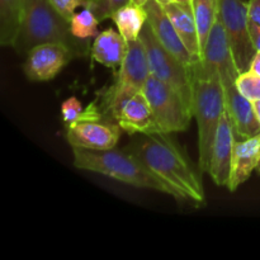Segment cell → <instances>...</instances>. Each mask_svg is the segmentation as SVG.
I'll use <instances>...</instances> for the list:
<instances>
[{
    "label": "cell",
    "instance_id": "obj_1",
    "mask_svg": "<svg viewBox=\"0 0 260 260\" xmlns=\"http://www.w3.org/2000/svg\"><path fill=\"white\" fill-rule=\"evenodd\" d=\"M169 135L164 132L141 135L142 137L126 149L174 190L175 200L203 206L206 194L200 173Z\"/></svg>",
    "mask_w": 260,
    "mask_h": 260
},
{
    "label": "cell",
    "instance_id": "obj_2",
    "mask_svg": "<svg viewBox=\"0 0 260 260\" xmlns=\"http://www.w3.org/2000/svg\"><path fill=\"white\" fill-rule=\"evenodd\" d=\"M193 117L198 127L200 170L208 173L218 123L226 112L225 91L217 70L197 61L193 65Z\"/></svg>",
    "mask_w": 260,
    "mask_h": 260
},
{
    "label": "cell",
    "instance_id": "obj_3",
    "mask_svg": "<svg viewBox=\"0 0 260 260\" xmlns=\"http://www.w3.org/2000/svg\"><path fill=\"white\" fill-rule=\"evenodd\" d=\"M73 155L74 167L78 169L98 173L132 187L156 190L175 198L174 190L127 149L86 150L74 147Z\"/></svg>",
    "mask_w": 260,
    "mask_h": 260
},
{
    "label": "cell",
    "instance_id": "obj_4",
    "mask_svg": "<svg viewBox=\"0 0 260 260\" xmlns=\"http://www.w3.org/2000/svg\"><path fill=\"white\" fill-rule=\"evenodd\" d=\"M42 43H62L75 56L86 51V41L71 35L70 22L55 9L50 0H25L24 17L13 48L19 55H27Z\"/></svg>",
    "mask_w": 260,
    "mask_h": 260
},
{
    "label": "cell",
    "instance_id": "obj_5",
    "mask_svg": "<svg viewBox=\"0 0 260 260\" xmlns=\"http://www.w3.org/2000/svg\"><path fill=\"white\" fill-rule=\"evenodd\" d=\"M127 45L126 57L118 68L116 80L104 95L103 106L101 104L104 113L114 121L124 102L142 91L150 76L146 51L141 40L139 38Z\"/></svg>",
    "mask_w": 260,
    "mask_h": 260
},
{
    "label": "cell",
    "instance_id": "obj_6",
    "mask_svg": "<svg viewBox=\"0 0 260 260\" xmlns=\"http://www.w3.org/2000/svg\"><path fill=\"white\" fill-rule=\"evenodd\" d=\"M146 51L150 74L174 89L193 111V70L157 41L149 23L140 35Z\"/></svg>",
    "mask_w": 260,
    "mask_h": 260
},
{
    "label": "cell",
    "instance_id": "obj_7",
    "mask_svg": "<svg viewBox=\"0 0 260 260\" xmlns=\"http://www.w3.org/2000/svg\"><path fill=\"white\" fill-rule=\"evenodd\" d=\"M142 91L161 132H183L189 127L193 111L174 89L150 74Z\"/></svg>",
    "mask_w": 260,
    "mask_h": 260
},
{
    "label": "cell",
    "instance_id": "obj_8",
    "mask_svg": "<svg viewBox=\"0 0 260 260\" xmlns=\"http://www.w3.org/2000/svg\"><path fill=\"white\" fill-rule=\"evenodd\" d=\"M220 20L225 28L229 45L239 73L250 70L256 55L249 29L248 2L245 0H218Z\"/></svg>",
    "mask_w": 260,
    "mask_h": 260
},
{
    "label": "cell",
    "instance_id": "obj_9",
    "mask_svg": "<svg viewBox=\"0 0 260 260\" xmlns=\"http://www.w3.org/2000/svg\"><path fill=\"white\" fill-rule=\"evenodd\" d=\"M121 131L117 121L104 116L69 124L66 139L73 149L109 150L117 146Z\"/></svg>",
    "mask_w": 260,
    "mask_h": 260
},
{
    "label": "cell",
    "instance_id": "obj_10",
    "mask_svg": "<svg viewBox=\"0 0 260 260\" xmlns=\"http://www.w3.org/2000/svg\"><path fill=\"white\" fill-rule=\"evenodd\" d=\"M74 57L75 53L62 43H42L27 53L23 71L30 81H50Z\"/></svg>",
    "mask_w": 260,
    "mask_h": 260
},
{
    "label": "cell",
    "instance_id": "obj_11",
    "mask_svg": "<svg viewBox=\"0 0 260 260\" xmlns=\"http://www.w3.org/2000/svg\"><path fill=\"white\" fill-rule=\"evenodd\" d=\"M201 62L206 68L218 71L223 86L235 84L236 79L240 74L236 68L235 61H234L228 36H226L225 28L220 20V17L211 29L207 42L203 48Z\"/></svg>",
    "mask_w": 260,
    "mask_h": 260
},
{
    "label": "cell",
    "instance_id": "obj_12",
    "mask_svg": "<svg viewBox=\"0 0 260 260\" xmlns=\"http://www.w3.org/2000/svg\"><path fill=\"white\" fill-rule=\"evenodd\" d=\"M236 135L228 112L222 114L216 132L215 141L212 145V151L210 157L208 174L211 179L220 187L228 188L230 182L231 165H233L234 145L236 141Z\"/></svg>",
    "mask_w": 260,
    "mask_h": 260
},
{
    "label": "cell",
    "instance_id": "obj_13",
    "mask_svg": "<svg viewBox=\"0 0 260 260\" xmlns=\"http://www.w3.org/2000/svg\"><path fill=\"white\" fill-rule=\"evenodd\" d=\"M144 8L147 13V23L151 27L157 41L168 51H170L175 57L179 58L184 65L192 69L197 61L193 57L192 53L188 51V48L185 47L184 42L178 35L172 20L168 17L164 7L160 5L156 0H147Z\"/></svg>",
    "mask_w": 260,
    "mask_h": 260
},
{
    "label": "cell",
    "instance_id": "obj_14",
    "mask_svg": "<svg viewBox=\"0 0 260 260\" xmlns=\"http://www.w3.org/2000/svg\"><path fill=\"white\" fill-rule=\"evenodd\" d=\"M226 112L233 123L236 139L245 140L260 135V123L254 111L253 102L238 90L235 84L223 86Z\"/></svg>",
    "mask_w": 260,
    "mask_h": 260
},
{
    "label": "cell",
    "instance_id": "obj_15",
    "mask_svg": "<svg viewBox=\"0 0 260 260\" xmlns=\"http://www.w3.org/2000/svg\"><path fill=\"white\" fill-rule=\"evenodd\" d=\"M117 123L128 135H151L161 132L144 91L135 94L122 106Z\"/></svg>",
    "mask_w": 260,
    "mask_h": 260
},
{
    "label": "cell",
    "instance_id": "obj_16",
    "mask_svg": "<svg viewBox=\"0 0 260 260\" xmlns=\"http://www.w3.org/2000/svg\"><path fill=\"white\" fill-rule=\"evenodd\" d=\"M260 155V135L245 140H236L234 145L233 165L228 189L235 192L256 170Z\"/></svg>",
    "mask_w": 260,
    "mask_h": 260
},
{
    "label": "cell",
    "instance_id": "obj_17",
    "mask_svg": "<svg viewBox=\"0 0 260 260\" xmlns=\"http://www.w3.org/2000/svg\"><path fill=\"white\" fill-rule=\"evenodd\" d=\"M164 9L167 12L168 17L172 20L174 28L177 29L179 37L184 42L185 47L192 53L196 61H200L201 57H202V52H201L200 38H198L193 5L173 2L170 4L164 5Z\"/></svg>",
    "mask_w": 260,
    "mask_h": 260
},
{
    "label": "cell",
    "instance_id": "obj_18",
    "mask_svg": "<svg viewBox=\"0 0 260 260\" xmlns=\"http://www.w3.org/2000/svg\"><path fill=\"white\" fill-rule=\"evenodd\" d=\"M126 40L113 28L103 30L94 40L91 46V58L109 69H117L123 62L127 53Z\"/></svg>",
    "mask_w": 260,
    "mask_h": 260
},
{
    "label": "cell",
    "instance_id": "obj_19",
    "mask_svg": "<svg viewBox=\"0 0 260 260\" xmlns=\"http://www.w3.org/2000/svg\"><path fill=\"white\" fill-rule=\"evenodd\" d=\"M25 0H0V45L13 47L24 17Z\"/></svg>",
    "mask_w": 260,
    "mask_h": 260
},
{
    "label": "cell",
    "instance_id": "obj_20",
    "mask_svg": "<svg viewBox=\"0 0 260 260\" xmlns=\"http://www.w3.org/2000/svg\"><path fill=\"white\" fill-rule=\"evenodd\" d=\"M111 19L116 24L126 42H134L140 38L145 24L147 23V13L144 7L128 3L112 14Z\"/></svg>",
    "mask_w": 260,
    "mask_h": 260
},
{
    "label": "cell",
    "instance_id": "obj_21",
    "mask_svg": "<svg viewBox=\"0 0 260 260\" xmlns=\"http://www.w3.org/2000/svg\"><path fill=\"white\" fill-rule=\"evenodd\" d=\"M193 13L197 24L201 52H203L211 29L220 17V3L218 0H194Z\"/></svg>",
    "mask_w": 260,
    "mask_h": 260
},
{
    "label": "cell",
    "instance_id": "obj_22",
    "mask_svg": "<svg viewBox=\"0 0 260 260\" xmlns=\"http://www.w3.org/2000/svg\"><path fill=\"white\" fill-rule=\"evenodd\" d=\"M101 20L96 18L93 10L84 8L81 12L75 13L70 19V32L75 38L81 41H88L89 38L96 37L98 24Z\"/></svg>",
    "mask_w": 260,
    "mask_h": 260
},
{
    "label": "cell",
    "instance_id": "obj_23",
    "mask_svg": "<svg viewBox=\"0 0 260 260\" xmlns=\"http://www.w3.org/2000/svg\"><path fill=\"white\" fill-rule=\"evenodd\" d=\"M235 85L249 101L254 102L260 99V75L251 69L239 74Z\"/></svg>",
    "mask_w": 260,
    "mask_h": 260
},
{
    "label": "cell",
    "instance_id": "obj_24",
    "mask_svg": "<svg viewBox=\"0 0 260 260\" xmlns=\"http://www.w3.org/2000/svg\"><path fill=\"white\" fill-rule=\"evenodd\" d=\"M131 0H86L85 8L93 10L99 20H104L107 18H111L116 10L124 7Z\"/></svg>",
    "mask_w": 260,
    "mask_h": 260
},
{
    "label": "cell",
    "instance_id": "obj_25",
    "mask_svg": "<svg viewBox=\"0 0 260 260\" xmlns=\"http://www.w3.org/2000/svg\"><path fill=\"white\" fill-rule=\"evenodd\" d=\"M84 106L81 104V102L79 101L76 96H70V98L66 99L62 104H61V116H62V121L66 124H73L76 121L80 119V117L83 116Z\"/></svg>",
    "mask_w": 260,
    "mask_h": 260
},
{
    "label": "cell",
    "instance_id": "obj_26",
    "mask_svg": "<svg viewBox=\"0 0 260 260\" xmlns=\"http://www.w3.org/2000/svg\"><path fill=\"white\" fill-rule=\"evenodd\" d=\"M50 3L65 19L70 22L73 15L75 14L76 8L81 5L85 7L86 0H50Z\"/></svg>",
    "mask_w": 260,
    "mask_h": 260
},
{
    "label": "cell",
    "instance_id": "obj_27",
    "mask_svg": "<svg viewBox=\"0 0 260 260\" xmlns=\"http://www.w3.org/2000/svg\"><path fill=\"white\" fill-rule=\"evenodd\" d=\"M249 22L260 25V0H248Z\"/></svg>",
    "mask_w": 260,
    "mask_h": 260
},
{
    "label": "cell",
    "instance_id": "obj_28",
    "mask_svg": "<svg viewBox=\"0 0 260 260\" xmlns=\"http://www.w3.org/2000/svg\"><path fill=\"white\" fill-rule=\"evenodd\" d=\"M249 29H250V37L254 48L256 52H260V25L249 22Z\"/></svg>",
    "mask_w": 260,
    "mask_h": 260
},
{
    "label": "cell",
    "instance_id": "obj_29",
    "mask_svg": "<svg viewBox=\"0 0 260 260\" xmlns=\"http://www.w3.org/2000/svg\"><path fill=\"white\" fill-rule=\"evenodd\" d=\"M250 69L260 75V52H256L255 57H254L253 62H251V68Z\"/></svg>",
    "mask_w": 260,
    "mask_h": 260
},
{
    "label": "cell",
    "instance_id": "obj_30",
    "mask_svg": "<svg viewBox=\"0 0 260 260\" xmlns=\"http://www.w3.org/2000/svg\"><path fill=\"white\" fill-rule=\"evenodd\" d=\"M253 107H254V111H255V114H256V117H258V121L260 123V99L253 102Z\"/></svg>",
    "mask_w": 260,
    "mask_h": 260
},
{
    "label": "cell",
    "instance_id": "obj_31",
    "mask_svg": "<svg viewBox=\"0 0 260 260\" xmlns=\"http://www.w3.org/2000/svg\"><path fill=\"white\" fill-rule=\"evenodd\" d=\"M131 3H134V4L136 5H140V7H144V5L147 3V0H131Z\"/></svg>",
    "mask_w": 260,
    "mask_h": 260
},
{
    "label": "cell",
    "instance_id": "obj_32",
    "mask_svg": "<svg viewBox=\"0 0 260 260\" xmlns=\"http://www.w3.org/2000/svg\"><path fill=\"white\" fill-rule=\"evenodd\" d=\"M174 2L182 3V4H187V5H193V2H194V0H174Z\"/></svg>",
    "mask_w": 260,
    "mask_h": 260
},
{
    "label": "cell",
    "instance_id": "obj_33",
    "mask_svg": "<svg viewBox=\"0 0 260 260\" xmlns=\"http://www.w3.org/2000/svg\"><path fill=\"white\" fill-rule=\"evenodd\" d=\"M156 2L159 3L160 5H162V7H164V5L170 4V3H173V2H174V0H156Z\"/></svg>",
    "mask_w": 260,
    "mask_h": 260
},
{
    "label": "cell",
    "instance_id": "obj_34",
    "mask_svg": "<svg viewBox=\"0 0 260 260\" xmlns=\"http://www.w3.org/2000/svg\"><path fill=\"white\" fill-rule=\"evenodd\" d=\"M256 172L259 173V175H260V155H259V162H258V167H256Z\"/></svg>",
    "mask_w": 260,
    "mask_h": 260
}]
</instances>
